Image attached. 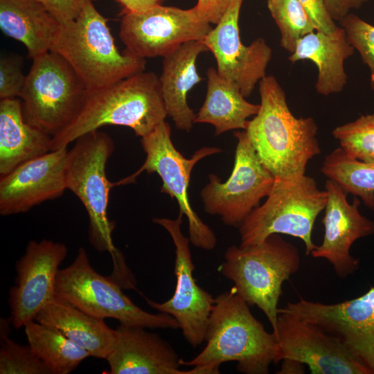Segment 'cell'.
<instances>
[{
    "label": "cell",
    "mask_w": 374,
    "mask_h": 374,
    "mask_svg": "<svg viewBox=\"0 0 374 374\" xmlns=\"http://www.w3.org/2000/svg\"><path fill=\"white\" fill-rule=\"evenodd\" d=\"M249 306L234 286L216 296L206 330V344L192 359H181V366H193V374H215L222 363L237 362L240 373L267 374L270 364H277L278 341Z\"/></svg>",
    "instance_id": "6da1fadb"
},
{
    "label": "cell",
    "mask_w": 374,
    "mask_h": 374,
    "mask_svg": "<svg viewBox=\"0 0 374 374\" xmlns=\"http://www.w3.org/2000/svg\"><path fill=\"white\" fill-rule=\"evenodd\" d=\"M259 93V111L244 130L258 158L274 177L305 175L308 161L321 152L315 121L294 116L273 75L260 80Z\"/></svg>",
    "instance_id": "7a4b0ae2"
},
{
    "label": "cell",
    "mask_w": 374,
    "mask_h": 374,
    "mask_svg": "<svg viewBox=\"0 0 374 374\" xmlns=\"http://www.w3.org/2000/svg\"><path fill=\"white\" fill-rule=\"evenodd\" d=\"M167 115L159 78L141 72L104 87L87 89L75 117L53 136L51 150L67 148L81 136L109 125L128 127L141 138Z\"/></svg>",
    "instance_id": "3957f363"
},
{
    "label": "cell",
    "mask_w": 374,
    "mask_h": 374,
    "mask_svg": "<svg viewBox=\"0 0 374 374\" xmlns=\"http://www.w3.org/2000/svg\"><path fill=\"white\" fill-rule=\"evenodd\" d=\"M51 51L60 55L87 89L104 87L143 72L145 60L121 53L105 18L87 0L77 18L61 24Z\"/></svg>",
    "instance_id": "277c9868"
},
{
    "label": "cell",
    "mask_w": 374,
    "mask_h": 374,
    "mask_svg": "<svg viewBox=\"0 0 374 374\" xmlns=\"http://www.w3.org/2000/svg\"><path fill=\"white\" fill-rule=\"evenodd\" d=\"M68 150L65 178L66 189L73 192L87 212L89 240L93 248L110 253L114 271L127 268L122 253L114 246L115 222L108 217L110 190L116 186L106 175L107 163L114 150L112 139L98 130L87 133Z\"/></svg>",
    "instance_id": "5b68a950"
},
{
    "label": "cell",
    "mask_w": 374,
    "mask_h": 374,
    "mask_svg": "<svg viewBox=\"0 0 374 374\" xmlns=\"http://www.w3.org/2000/svg\"><path fill=\"white\" fill-rule=\"evenodd\" d=\"M300 265L297 248L278 234H272L258 244L229 247L219 269L234 283L249 306L256 305L264 312L275 332L282 285Z\"/></svg>",
    "instance_id": "8992f818"
},
{
    "label": "cell",
    "mask_w": 374,
    "mask_h": 374,
    "mask_svg": "<svg viewBox=\"0 0 374 374\" xmlns=\"http://www.w3.org/2000/svg\"><path fill=\"white\" fill-rule=\"evenodd\" d=\"M326 202V190H319L317 181L305 174L275 177L266 201L239 226L240 246L262 242L272 234H286L301 239L310 255L317 247L312 240L314 224Z\"/></svg>",
    "instance_id": "52a82bcc"
},
{
    "label": "cell",
    "mask_w": 374,
    "mask_h": 374,
    "mask_svg": "<svg viewBox=\"0 0 374 374\" xmlns=\"http://www.w3.org/2000/svg\"><path fill=\"white\" fill-rule=\"evenodd\" d=\"M123 287L112 277L98 274L91 265L86 250L80 247L71 265L59 269L55 280V296L84 312L120 323L145 328L177 329L179 324L164 312L145 311L126 296Z\"/></svg>",
    "instance_id": "ba28073f"
},
{
    "label": "cell",
    "mask_w": 374,
    "mask_h": 374,
    "mask_svg": "<svg viewBox=\"0 0 374 374\" xmlns=\"http://www.w3.org/2000/svg\"><path fill=\"white\" fill-rule=\"evenodd\" d=\"M33 61L19 96L24 118L54 136L75 117L87 89L58 53L50 51Z\"/></svg>",
    "instance_id": "9c48e42d"
},
{
    "label": "cell",
    "mask_w": 374,
    "mask_h": 374,
    "mask_svg": "<svg viewBox=\"0 0 374 374\" xmlns=\"http://www.w3.org/2000/svg\"><path fill=\"white\" fill-rule=\"evenodd\" d=\"M141 143L146 154L144 163L134 173L116 181L117 186L134 182L143 171L157 173L162 180L161 191L176 199L179 213L187 217L190 242L204 250L213 249L217 243L216 236L192 208L188 189L195 164L206 157L222 150L217 147H204L190 159L185 158L174 146L170 126L165 121L141 137Z\"/></svg>",
    "instance_id": "30bf717a"
},
{
    "label": "cell",
    "mask_w": 374,
    "mask_h": 374,
    "mask_svg": "<svg viewBox=\"0 0 374 374\" xmlns=\"http://www.w3.org/2000/svg\"><path fill=\"white\" fill-rule=\"evenodd\" d=\"M237 139L232 172L225 182L210 174L208 183L202 189L205 212L218 215L226 225L238 226L267 197L275 177L264 166L246 132H234Z\"/></svg>",
    "instance_id": "8fae6325"
},
{
    "label": "cell",
    "mask_w": 374,
    "mask_h": 374,
    "mask_svg": "<svg viewBox=\"0 0 374 374\" xmlns=\"http://www.w3.org/2000/svg\"><path fill=\"white\" fill-rule=\"evenodd\" d=\"M212 30L195 6L158 5L139 13L123 14L119 35L129 53L150 58L169 55L189 41H202Z\"/></svg>",
    "instance_id": "7c38bea8"
},
{
    "label": "cell",
    "mask_w": 374,
    "mask_h": 374,
    "mask_svg": "<svg viewBox=\"0 0 374 374\" xmlns=\"http://www.w3.org/2000/svg\"><path fill=\"white\" fill-rule=\"evenodd\" d=\"M183 215L179 213L175 220L164 217L152 220L168 231L173 241L177 283L172 296L163 303L145 299L151 308L175 319L186 340L193 347H197L204 341L215 299L200 287L193 277L195 265L189 248L190 240L181 231Z\"/></svg>",
    "instance_id": "4fadbf2b"
},
{
    "label": "cell",
    "mask_w": 374,
    "mask_h": 374,
    "mask_svg": "<svg viewBox=\"0 0 374 374\" xmlns=\"http://www.w3.org/2000/svg\"><path fill=\"white\" fill-rule=\"evenodd\" d=\"M274 333L278 344L277 363L296 360L312 374H374L338 338L316 324L280 312Z\"/></svg>",
    "instance_id": "5bb4252c"
},
{
    "label": "cell",
    "mask_w": 374,
    "mask_h": 374,
    "mask_svg": "<svg viewBox=\"0 0 374 374\" xmlns=\"http://www.w3.org/2000/svg\"><path fill=\"white\" fill-rule=\"evenodd\" d=\"M285 312L319 326L374 372V287L360 296L337 303L301 299L288 302Z\"/></svg>",
    "instance_id": "9a60e30c"
},
{
    "label": "cell",
    "mask_w": 374,
    "mask_h": 374,
    "mask_svg": "<svg viewBox=\"0 0 374 374\" xmlns=\"http://www.w3.org/2000/svg\"><path fill=\"white\" fill-rule=\"evenodd\" d=\"M64 243L30 240L16 263L15 285L9 291L12 324L18 329L30 321L55 296L59 267L67 255Z\"/></svg>",
    "instance_id": "2e32d148"
},
{
    "label": "cell",
    "mask_w": 374,
    "mask_h": 374,
    "mask_svg": "<svg viewBox=\"0 0 374 374\" xmlns=\"http://www.w3.org/2000/svg\"><path fill=\"white\" fill-rule=\"evenodd\" d=\"M243 0H233L216 26L201 41L213 54L220 76L248 97L266 76L272 50L262 38L246 46L240 40L239 16Z\"/></svg>",
    "instance_id": "e0dca14e"
},
{
    "label": "cell",
    "mask_w": 374,
    "mask_h": 374,
    "mask_svg": "<svg viewBox=\"0 0 374 374\" xmlns=\"http://www.w3.org/2000/svg\"><path fill=\"white\" fill-rule=\"evenodd\" d=\"M327 202L322 220L324 235L322 244L311 252L316 258H325L339 278H346L359 267V260L350 255L353 242L374 233V222L359 211V200L347 201L348 193L335 181L325 183Z\"/></svg>",
    "instance_id": "ac0fdd59"
},
{
    "label": "cell",
    "mask_w": 374,
    "mask_h": 374,
    "mask_svg": "<svg viewBox=\"0 0 374 374\" xmlns=\"http://www.w3.org/2000/svg\"><path fill=\"white\" fill-rule=\"evenodd\" d=\"M68 149L62 148L19 166L0 179V214L23 213L62 196L66 190Z\"/></svg>",
    "instance_id": "d6986e66"
},
{
    "label": "cell",
    "mask_w": 374,
    "mask_h": 374,
    "mask_svg": "<svg viewBox=\"0 0 374 374\" xmlns=\"http://www.w3.org/2000/svg\"><path fill=\"white\" fill-rule=\"evenodd\" d=\"M106 360L109 374H190L179 369L180 358L172 346L145 328L120 323Z\"/></svg>",
    "instance_id": "ffe728a7"
},
{
    "label": "cell",
    "mask_w": 374,
    "mask_h": 374,
    "mask_svg": "<svg viewBox=\"0 0 374 374\" xmlns=\"http://www.w3.org/2000/svg\"><path fill=\"white\" fill-rule=\"evenodd\" d=\"M208 51L201 41H189L163 57L159 78L162 96L167 114L180 130L189 132L195 123L196 114L188 105L187 95L202 80L196 61Z\"/></svg>",
    "instance_id": "44dd1931"
},
{
    "label": "cell",
    "mask_w": 374,
    "mask_h": 374,
    "mask_svg": "<svg viewBox=\"0 0 374 374\" xmlns=\"http://www.w3.org/2000/svg\"><path fill=\"white\" fill-rule=\"evenodd\" d=\"M345 30L341 26L331 33L315 30L303 36L288 60L292 62L308 60L318 69L315 89L319 94L339 93L345 87L348 75L344 62L354 53Z\"/></svg>",
    "instance_id": "7402d4cb"
},
{
    "label": "cell",
    "mask_w": 374,
    "mask_h": 374,
    "mask_svg": "<svg viewBox=\"0 0 374 374\" xmlns=\"http://www.w3.org/2000/svg\"><path fill=\"white\" fill-rule=\"evenodd\" d=\"M35 321L58 330L90 356L100 359H107L116 339V330L108 326L104 319L92 317L56 296Z\"/></svg>",
    "instance_id": "603a6c76"
},
{
    "label": "cell",
    "mask_w": 374,
    "mask_h": 374,
    "mask_svg": "<svg viewBox=\"0 0 374 374\" xmlns=\"http://www.w3.org/2000/svg\"><path fill=\"white\" fill-rule=\"evenodd\" d=\"M53 136L28 124L21 103L15 98L0 102V175L51 151Z\"/></svg>",
    "instance_id": "cb8c5ba5"
},
{
    "label": "cell",
    "mask_w": 374,
    "mask_h": 374,
    "mask_svg": "<svg viewBox=\"0 0 374 374\" xmlns=\"http://www.w3.org/2000/svg\"><path fill=\"white\" fill-rule=\"evenodd\" d=\"M61 24L38 0H0V28L32 60L51 51Z\"/></svg>",
    "instance_id": "d4e9b609"
},
{
    "label": "cell",
    "mask_w": 374,
    "mask_h": 374,
    "mask_svg": "<svg viewBox=\"0 0 374 374\" xmlns=\"http://www.w3.org/2000/svg\"><path fill=\"white\" fill-rule=\"evenodd\" d=\"M207 91L195 123H208L215 129V135L229 130H245L247 118L255 116L260 105L245 100L240 89L219 75L213 67L207 70Z\"/></svg>",
    "instance_id": "484cf974"
},
{
    "label": "cell",
    "mask_w": 374,
    "mask_h": 374,
    "mask_svg": "<svg viewBox=\"0 0 374 374\" xmlns=\"http://www.w3.org/2000/svg\"><path fill=\"white\" fill-rule=\"evenodd\" d=\"M28 345L54 374H69L90 354L58 330L35 320L25 326Z\"/></svg>",
    "instance_id": "4316f807"
},
{
    "label": "cell",
    "mask_w": 374,
    "mask_h": 374,
    "mask_svg": "<svg viewBox=\"0 0 374 374\" xmlns=\"http://www.w3.org/2000/svg\"><path fill=\"white\" fill-rule=\"evenodd\" d=\"M321 172L345 192L359 196L374 211V163L350 157L337 148L325 157Z\"/></svg>",
    "instance_id": "83f0119b"
},
{
    "label": "cell",
    "mask_w": 374,
    "mask_h": 374,
    "mask_svg": "<svg viewBox=\"0 0 374 374\" xmlns=\"http://www.w3.org/2000/svg\"><path fill=\"white\" fill-rule=\"evenodd\" d=\"M267 6L280 33V46L290 53L300 39L317 30L298 0H268Z\"/></svg>",
    "instance_id": "f1b7e54d"
},
{
    "label": "cell",
    "mask_w": 374,
    "mask_h": 374,
    "mask_svg": "<svg viewBox=\"0 0 374 374\" xmlns=\"http://www.w3.org/2000/svg\"><path fill=\"white\" fill-rule=\"evenodd\" d=\"M332 134L350 157L374 163V113L336 127Z\"/></svg>",
    "instance_id": "f546056e"
},
{
    "label": "cell",
    "mask_w": 374,
    "mask_h": 374,
    "mask_svg": "<svg viewBox=\"0 0 374 374\" xmlns=\"http://www.w3.org/2000/svg\"><path fill=\"white\" fill-rule=\"evenodd\" d=\"M1 340V374H54L29 345H20L8 337Z\"/></svg>",
    "instance_id": "4dcf8cb0"
},
{
    "label": "cell",
    "mask_w": 374,
    "mask_h": 374,
    "mask_svg": "<svg viewBox=\"0 0 374 374\" xmlns=\"http://www.w3.org/2000/svg\"><path fill=\"white\" fill-rule=\"evenodd\" d=\"M350 45L358 51L370 70V85L374 91V26L354 14L339 20Z\"/></svg>",
    "instance_id": "1f68e13d"
},
{
    "label": "cell",
    "mask_w": 374,
    "mask_h": 374,
    "mask_svg": "<svg viewBox=\"0 0 374 374\" xmlns=\"http://www.w3.org/2000/svg\"><path fill=\"white\" fill-rule=\"evenodd\" d=\"M22 59L17 55H3L0 59V98L19 97L26 75L22 71Z\"/></svg>",
    "instance_id": "d6a6232c"
},
{
    "label": "cell",
    "mask_w": 374,
    "mask_h": 374,
    "mask_svg": "<svg viewBox=\"0 0 374 374\" xmlns=\"http://www.w3.org/2000/svg\"><path fill=\"white\" fill-rule=\"evenodd\" d=\"M60 24L77 18L87 0H38Z\"/></svg>",
    "instance_id": "836d02e7"
},
{
    "label": "cell",
    "mask_w": 374,
    "mask_h": 374,
    "mask_svg": "<svg viewBox=\"0 0 374 374\" xmlns=\"http://www.w3.org/2000/svg\"><path fill=\"white\" fill-rule=\"evenodd\" d=\"M305 10L317 30L331 33L337 28L324 0H298Z\"/></svg>",
    "instance_id": "e575fe53"
},
{
    "label": "cell",
    "mask_w": 374,
    "mask_h": 374,
    "mask_svg": "<svg viewBox=\"0 0 374 374\" xmlns=\"http://www.w3.org/2000/svg\"><path fill=\"white\" fill-rule=\"evenodd\" d=\"M233 0H198L195 8L199 15L210 24H217Z\"/></svg>",
    "instance_id": "d590c367"
},
{
    "label": "cell",
    "mask_w": 374,
    "mask_h": 374,
    "mask_svg": "<svg viewBox=\"0 0 374 374\" xmlns=\"http://www.w3.org/2000/svg\"><path fill=\"white\" fill-rule=\"evenodd\" d=\"M327 10L334 20H341L352 9L359 8L368 0H324Z\"/></svg>",
    "instance_id": "8d00e7d4"
},
{
    "label": "cell",
    "mask_w": 374,
    "mask_h": 374,
    "mask_svg": "<svg viewBox=\"0 0 374 374\" xmlns=\"http://www.w3.org/2000/svg\"><path fill=\"white\" fill-rule=\"evenodd\" d=\"M117 1L123 7L124 14L143 12L158 5H160V0H117Z\"/></svg>",
    "instance_id": "74e56055"
},
{
    "label": "cell",
    "mask_w": 374,
    "mask_h": 374,
    "mask_svg": "<svg viewBox=\"0 0 374 374\" xmlns=\"http://www.w3.org/2000/svg\"><path fill=\"white\" fill-rule=\"evenodd\" d=\"M304 364L302 363L290 359H284L282 360L280 369L277 372L279 374H290V373H304ZM305 366V365H304Z\"/></svg>",
    "instance_id": "f35d334b"
}]
</instances>
